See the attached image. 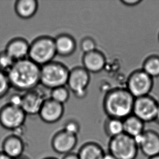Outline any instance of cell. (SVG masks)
Here are the masks:
<instances>
[{
    "label": "cell",
    "mask_w": 159,
    "mask_h": 159,
    "mask_svg": "<svg viewBox=\"0 0 159 159\" xmlns=\"http://www.w3.org/2000/svg\"><path fill=\"white\" fill-rule=\"evenodd\" d=\"M70 70L62 62L52 61L41 67L40 83L52 90L67 85Z\"/></svg>",
    "instance_id": "3957f363"
},
{
    "label": "cell",
    "mask_w": 159,
    "mask_h": 159,
    "mask_svg": "<svg viewBox=\"0 0 159 159\" xmlns=\"http://www.w3.org/2000/svg\"><path fill=\"white\" fill-rule=\"evenodd\" d=\"M142 2V0H122L123 4L128 7H135L139 5Z\"/></svg>",
    "instance_id": "f1b7e54d"
},
{
    "label": "cell",
    "mask_w": 159,
    "mask_h": 159,
    "mask_svg": "<svg viewBox=\"0 0 159 159\" xmlns=\"http://www.w3.org/2000/svg\"><path fill=\"white\" fill-rule=\"evenodd\" d=\"M62 159H79L77 153H70L64 155Z\"/></svg>",
    "instance_id": "f546056e"
},
{
    "label": "cell",
    "mask_w": 159,
    "mask_h": 159,
    "mask_svg": "<svg viewBox=\"0 0 159 159\" xmlns=\"http://www.w3.org/2000/svg\"><path fill=\"white\" fill-rule=\"evenodd\" d=\"M57 55L54 38L49 36H41L30 43L28 58L42 66L51 62Z\"/></svg>",
    "instance_id": "277c9868"
},
{
    "label": "cell",
    "mask_w": 159,
    "mask_h": 159,
    "mask_svg": "<svg viewBox=\"0 0 159 159\" xmlns=\"http://www.w3.org/2000/svg\"><path fill=\"white\" fill-rule=\"evenodd\" d=\"M57 54L63 57L71 56L76 49L75 40L70 35L60 34L54 39Z\"/></svg>",
    "instance_id": "e0dca14e"
},
{
    "label": "cell",
    "mask_w": 159,
    "mask_h": 159,
    "mask_svg": "<svg viewBox=\"0 0 159 159\" xmlns=\"http://www.w3.org/2000/svg\"><path fill=\"white\" fill-rule=\"evenodd\" d=\"M11 88L6 72L0 70V99L8 93Z\"/></svg>",
    "instance_id": "cb8c5ba5"
},
{
    "label": "cell",
    "mask_w": 159,
    "mask_h": 159,
    "mask_svg": "<svg viewBox=\"0 0 159 159\" xmlns=\"http://www.w3.org/2000/svg\"><path fill=\"white\" fill-rule=\"evenodd\" d=\"M138 149L133 138L125 133L111 138L108 143V153L117 159H136Z\"/></svg>",
    "instance_id": "5b68a950"
},
{
    "label": "cell",
    "mask_w": 159,
    "mask_h": 159,
    "mask_svg": "<svg viewBox=\"0 0 159 159\" xmlns=\"http://www.w3.org/2000/svg\"></svg>",
    "instance_id": "8d00e7d4"
},
{
    "label": "cell",
    "mask_w": 159,
    "mask_h": 159,
    "mask_svg": "<svg viewBox=\"0 0 159 159\" xmlns=\"http://www.w3.org/2000/svg\"><path fill=\"white\" fill-rule=\"evenodd\" d=\"M0 159H12L10 157H8L7 155H6L4 153L2 152H0Z\"/></svg>",
    "instance_id": "d6a6232c"
},
{
    "label": "cell",
    "mask_w": 159,
    "mask_h": 159,
    "mask_svg": "<svg viewBox=\"0 0 159 159\" xmlns=\"http://www.w3.org/2000/svg\"><path fill=\"white\" fill-rule=\"evenodd\" d=\"M38 7V2L36 0H17L14 4V10L21 19H29L35 16Z\"/></svg>",
    "instance_id": "ac0fdd59"
},
{
    "label": "cell",
    "mask_w": 159,
    "mask_h": 159,
    "mask_svg": "<svg viewBox=\"0 0 159 159\" xmlns=\"http://www.w3.org/2000/svg\"><path fill=\"white\" fill-rule=\"evenodd\" d=\"M78 142V136L74 135L62 129L53 136L51 144L54 152L65 155L73 152Z\"/></svg>",
    "instance_id": "30bf717a"
},
{
    "label": "cell",
    "mask_w": 159,
    "mask_h": 159,
    "mask_svg": "<svg viewBox=\"0 0 159 159\" xmlns=\"http://www.w3.org/2000/svg\"><path fill=\"white\" fill-rule=\"evenodd\" d=\"M2 152L12 159L24 155L25 144L22 137L12 134L7 136L2 142Z\"/></svg>",
    "instance_id": "4fadbf2b"
},
{
    "label": "cell",
    "mask_w": 159,
    "mask_h": 159,
    "mask_svg": "<svg viewBox=\"0 0 159 159\" xmlns=\"http://www.w3.org/2000/svg\"><path fill=\"white\" fill-rule=\"evenodd\" d=\"M30 45V43L26 39L15 38L9 41L4 51L17 61L27 58Z\"/></svg>",
    "instance_id": "5bb4252c"
},
{
    "label": "cell",
    "mask_w": 159,
    "mask_h": 159,
    "mask_svg": "<svg viewBox=\"0 0 159 159\" xmlns=\"http://www.w3.org/2000/svg\"><path fill=\"white\" fill-rule=\"evenodd\" d=\"M26 116L21 107L7 104L0 109V125L6 130L15 131L24 127Z\"/></svg>",
    "instance_id": "ba28073f"
},
{
    "label": "cell",
    "mask_w": 159,
    "mask_h": 159,
    "mask_svg": "<svg viewBox=\"0 0 159 159\" xmlns=\"http://www.w3.org/2000/svg\"><path fill=\"white\" fill-rule=\"evenodd\" d=\"M7 73L11 88L19 91L25 93L40 84L41 66L28 58L15 61Z\"/></svg>",
    "instance_id": "6da1fadb"
},
{
    "label": "cell",
    "mask_w": 159,
    "mask_h": 159,
    "mask_svg": "<svg viewBox=\"0 0 159 159\" xmlns=\"http://www.w3.org/2000/svg\"><path fill=\"white\" fill-rule=\"evenodd\" d=\"M90 75L83 67H75L70 70L67 85L78 99L86 97L90 82Z\"/></svg>",
    "instance_id": "52a82bcc"
},
{
    "label": "cell",
    "mask_w": 159,
    "mask_h": 159,
    "mask_svg": "<svg viewBox=\"0 0 159 159\" xmlns=\"http://www.w3.org/2000/svg\"><path fill=\"white\" fill-rule=\"evenodd\" d=\"M142 70L153 78L159 77V56H149L144 60Z\"/></svg>",
    "instance_id": "7402d4cb"
},
{
    "label": "cell",
    "mask_w": 159,
    "mask_h": 159,
    "mask_svg": "<svg viewBox=\"0 0 159 159\" xmlns=\"http://www.w3.org/2000/svg\"><path fill=\"white\" fill-rule=\"evenodd\" d=\"M15 159H31L30 157H27L26 155H22L21 157H17V158H16Z\"/></svg>",
    "instance_id": "836d02e7"
},
{
    "label": "cell",
    "mask_w": 159,
    "mask_h": 159,
    "mask_svg": "<svg viewBox=\"0 0 159 159\" xmlns=\"http://www.w3.org/2000/svg\"><path fill=\"white\" fill-rule=\"evenodd\" d=\"M105 56L98 50L84 54L82 58L83 67L89 73H98L105 66Z\"/></svg>",
    "instance_id": "9a60e30c"
},
{
    "label": "cell",
    "mask_w": 159,
    "mask_h": 159,
    "mask_svg": "<svg viewBox=\"0 0 159 159\" xmlns=\"http://www.w3.org/2000/svg\"><path fill=\"white\" fill-rule=\"evenodd\" d=\"M22 95L19 93H14L9 97L7 104L15 107L22 108Z\"/></svg>",
    "instance_id": "83f0119b"
},
{
    "label": "cell",
    "mask_w": 159,
    "mask_h": 159,
    "mask_svg": "<svg viewBox=\"0 0 159 159\" xmlns=\"http://www.w3.org/2000/svg\"><path fill=\"white\" fill-rule=\"evenodd\" d=\"M77 154L79 159H103L105 152L98 143L88 142L80 147Z\"/></svg>",
    "instance_id": "d6986e66"
},
{
    "label": "cell",
    "mask_w": 159,
    "mask_h": 159,
    "mask_svg": "<svg viewBox=\"0 0 159 159\" xmlns=\"http://www.w3.org/2000/svg\"><path fill=\"white\" fill-rule=\"evenodd\" d=\"M103 159H117L116 157H114L113 155H112L111 154L108 152V153L105 154V155L104 156Z\"/></svg>",
    "instance_id": "4dcf8cb0"
},
{
    "label": "cell",
    "mask_w": 159,
    "mask_h": 159,
    "mask_svg": "<svg viewBox=\"0 0 159 159\" xmlns=\"http://www.w3.org/2000/svg\"><path fill=\"white\" fill-rule=\"evenodd\" d=\"M123 126L124 133L132 138L145 131L144 123L132 114L123 120Z\"/></svg>",
    "instance_id": "ffe728a7"
},
{
    "label": "cell",
    "mask_w": 159,
    "mask_h": 159,
    "mask_svg": "<svg viewBox=\"0 0 159 159\" xmlns=\"http://www.w3.org/2000/svg\"><path fill=\"white\" fill-rule=\"evenodd\" d=\"M56 159V158H55V157H45L44 159Z\"/></svg>",
    "instance_id": "d590c367"
},
{
    "label": "cell",
    "mask_w": 159,
    "mask_h": 159,
    "mask_svg": "<svg viewBox=\"0 0 159 159\" xmlns=\"http://www.w3.org/2000/svg\"><path fill=\"white\" fill-rule=\"evenodd\" d=\"M69 89L65 86H60L51 90L50 98L59 103L64 104L69 99L70 92Z\"/></svg>",
    "instance_id": "603a6c76"
},
{
    "label": "cell",
    "mask_w": 159,
    "mask_h": 159,
    "mask_svg": "<svg viewBox=\"0 0 159 159\" xmlns=\"http://www.w3.org/2000/svg\"><path fill=\"white\" fill-rule=\"evenodd\" d=\"M62 129L68 133L73 134L74 135L78 136L80 131L81 127L79 123L77 120L71 119L65 122Z\"/></svg>",
    "instance_id": "4316f807"
},
{
    "label": "cell",
    "mask_w": 159,
    "mask_h": 159,
    "mask_svg": "<svg viewBox=\"0 0 159 159\" xmlns=\"http://www.w3.org/2000/svg\"><path fill=\"white\" fill-rule=\"evenodd\" d=\"M139 149L147 157L159 154V134L152 130L144 131Z\"/></svg>",
    "instance_id": "2e32d148"
},
{
    "label": "cell",
    "mask_w": 159,
    "mask_h": 159,
    "mask_svg": "<svg viewBox=\"0 0 159 159\" xmlns=\"http://www.w3.org/2000/svg\"><path fill=\"white\" fill-rule=\"evenodd\" d=\"M96 48L97 44L95 41L90 37H85L81 41L80 48L84 54L94 51L97 50Z\"/></svg>",
    "instance_id": "484cf974"
},
{
    "label": "cell",
    "mask_w": 159,
    "mask_h": 159,
    "mask_svg": "<svg viewBox=\"0 0 159 159\" xmlns=\"http://www.w3.org/2000/svg\"><path fill=\"white\" fill-rule=\"evenodd\" d=\"M46 99L44 93L37 88L28 91L22 95V109L26 115H38L41 107Z\"/></svg>",
    "instance_id": "8fae6325"
},
{
    "label": "cell",
    "mask_w": 159,
    "mask_h": 159,
    "mask_svg": "<svg viewBox=\"0 0 159 159\" xmlns=\"http://www.w3.org/2000/svg\"><path fill=\"white\" fill-rule=\"evenodd\" d=\"M148 159H159V154L152 157H149Z\"/></svg>",
    "instance_id": "e575fe53"
},
{
    "label": "cell",
    "mask_w": 159,
    "mask_h": 159,
    "mask_svg": "<svg viewBox=\"0 0 159 159\" xmlns=\"http://www.w3.org/2000/svg\"><path fill=\"white\" fill-rule=\"evenodd\" d=\"M153 85V78L141 69L133 71L129 75L127 89L136 98L149 95Z\"/></svg>",
    "instance_id": "8992f818"
},
{
    "label": "cell",
    "mask_w": 159,
    "mask_h": 159,
    "mask_svg": "<svg viewBox=\"0 0 159 159\" xmlns=\"http://www.w3.org/2000/svg\"><path fill=\"white\" fill-rule=\"evenodd\" d=\"M15 60L5 51L0 52V70L7 72L13 66Z\"/></svg>",
    "instance_id": "d4e9b609"
},
{
    "label": "cell",
    "mask_w": 159,
    "mask_h": 159,
    "mask_svg": "<svg viewBox=\"0 0 159 159\" xmlns=\"http://www.w3.org/2000/svg\"><path fill=\"white\" fill-rule=\"evenodd\" d=\"M104 130L110 139L121 135L124 133L123 120L108 117L104 124Z\"/></svg>",
    "instance_id": "44dd1931"
},
{
    "label": "cell",
    "mask_w": 159,
    "mask_h": 159,
    "mask_svg": "<svg viewBox=\"0 0 159 159\" xmlns=\"http://www.w3.org/2000/svg\"><path fill=\"white\" fill-rule=\"evenodd\" d=\"M135 99L127 89H113L104 97V110L108 117L124 120L132 114Z\"/></svg>",
    "instance_id": "7a4b0ae2"
},
{
    "label": "cell",
    "mask_w": 159,
    "mask_h": 159,
    "mask_svg": "<svg viewBox=\"0 0 159 159\" xmlns=\"http://www.w3.org/2000/svg\"><path fill=\"white\" fill-rule=\"evenodd\" d=\"M155 122L159 125V102H158V106H157V111L156 114V117L155 119Z\"/></svg>",
    "instance_id": "1f68e13d"
},
{
    "label": "cell",
    "mask_w": 159,
    "mask_h": 159,
    "mask_svg": "<svg viewBox=\"0 0 159 159\" xmlns=\"http://www.w3.org/2000/svg\"><path fill=\"white\" fill-rule=\"evenodd\" d=\"M64 113L65 107L63 104L49 98L44 102L38 115L44 122L53 124L60 120Z\"/></svg>",
    "instance_id": "7c38bea8"
},
{
    "label": "cell",
    "mask_w": 159,
    "mask_h": 159,
    "mask_svg": "<svg viewBox=\"0 0 159 159\" xmlns=\"http://www.w3.org/2000/svg\"><path fill=\"white\" fill-rule=\"evenodd\" d=\"M158 102L149 95L136 98L133 104L132 115L145 123L155 120Z\"/></svg>",
    "instance_id": "9c48e42d"
}]
</instances>
